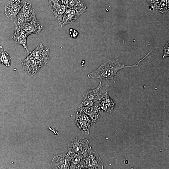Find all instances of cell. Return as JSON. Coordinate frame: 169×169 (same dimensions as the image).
<instances>
[{
	"mask_svg": "<svg viewBox=\"0 0 169 169\" xmlns=\"http://www.w3.org/2000/svg\"><path fill=\"white\" fill-rule=\"evenodd\" d=\"M89 143V141L87 139L77 137H74L68 144V152L83 155L90 148Z\"/></svg>",
	"mask_w": 169,
	"mask_h": 169,
	"instance_id": "obj_4",
	"label": "cell"
},
{
	"mask_svg": "<svg viewBox=\"0 0 169 169\" xmlns=\"http://www.w3.org/2000/svg\"><path fill=\"white\" fill-rule=\"evenodd\" d=\"M22 0H10L5 6V14L8 18H15L23 5Z\"/></svg>",
	"mask_w": 169,
	"mask_h": 169,
	"instance_id": "obj_9",
	"label": "cell"
},
{
	"mask_svg": "<svg viewBox=\"0 0 169 169\" xmlns=\"http://www.w3.org/2000/svg\"><path fill=\"white\" fill-rule=\"evenodd\" d=\"M12 58L7 52L4 49L2 45H0V64L9 67L11 65Z\"/></svg>",
	"mask_w": 169,
	"mask_h": 169,
	"instance_id": "obj_17",
	"label": "cell"
},
{
	"mask_svg": "<svg viewBox=\"0 0 169 169\" xmlns=\"http://www.w3.org/2000/svg\"><path fill=\"white\" fill-rule=\"evenodd\" d=\"M169 0H161L158 8L166 10L168 8Z\"/></svg>",
	"mask_w": 169,
	"mask_h": 169,
	"instance_id": "obj_18",
	"label": "cell"
},
{
	"mask_svg": "<svg viewBox=\"0 0 169 169\" xmlns=\"http://www.w3.org/2000/svg\"><path fill=\"white\" fill-rule=\"evenodd\" d=\"M79 109L90 118L92 124H95L99 119L100 115V108L99 105L94 104L92 106L85 107L79 106Z\"/></svg>",
	"mask_w": 169,
	"mask_h": 169,
	"instance_id": "obj_15",
	"label": "cell"
},
{
	"mask_svg": "<svg viewBox=\"0 0 169 169\" xmlns=\"http://www.w3.org/2000/svg\"><path fill=\"white\" fill-rule=\"evenodd\" d=\"M49 5L50 9L60 24L63 16L67 7L57 0H49Z\"/></svg>",
	"mask_w": 169,
	"mask_h": 169,
	"instance_id": "obj_14",
	"label": "cell"
},
{
	"mask_svg": "<svg viewBox=\"0 0 169 169\" xmlns=\"http://www.w3.org/2000/svg\"><path fill=\"white\" fill-rule=\"evenodd\" d=\"M151 52V51L138 62L131 65L122 64L116 59L106 60L97 69L89 73L87 77L89 79H99L101 80L102 79L111 80L115 83L114 78L115 75L119 76L117 73L119 70L124 68L138 67L140 63Z\"/></svg>",
	"mask_w": 169,
	"mask_h": 169,
	"instance_id": "obj_1",
	"label": "cell"
},
{
	"mask_svg": "<svg viewBox=\"0 0 169 169\" xmlns=\"http://www.w3.org/2000/svg\"><path fill=\"white\" fill-rule=\"evenodd\" d=\"M39 69L45 65L50 58L49 49L44 46L42 43L31 51Z\"/></svg>",
	"mask_w": 169,
	"mask_h": 169,
	"instance_id": "obj_5",
	"label": "cell"
},
{
	"mask_svg": "<svg viewBox=\"0 0 169 169\" xmlns=\"http://www.w3.org/2000/svg\"><path fill=\"white\" fill-rule=\"evenodd\" d=\"M164 52L162 58H164L169 56V44H166L163 48Z\"/></svg>",
	"mask_w": 169,
	"mask_h": 169,
	"instance_id": "obj_20",
	"label": "cell"
},
{
	"mask_svg": "<svg viewBox=\"0 0 169 169\" xmlns=\"http://www.w3.org/2000/svg\"><path fill=\"white\" fill-rule=\"evenodd\" d=\"M34 12L30 3L28 1L24 2L22 8L17 16V24L19 26H21L30 22L32 19Z\"/></svg>",
	"mask_w": 169,
	"mask_h": 169,
	"instance_id": "obj_7",
	"label": "cell"
},
{
	"mask_svg": "<svg viewBox=\"0 0 169 169\" xmlns=\"http://www.w3.org/2000/svg\"><path fill=\"white\" fill-rule=\"evenodd\" d=\"M21 62L23 69L30 76L35 75L39 69L31 51L27 54L26 58Z\"/></svg>",
	"mask_w": 169,
	"mask_h": 169,
	"instance_id": "obj_12",
	"label": "cell"
},
{
	"mask_svg": "<svg viewBox=\"0 0 169 169\" xmlns=\"http://www.w3.org/2000/svg\"><path fill=\"white\" fill-rule=\"evenodd\" d=\"M69 153L71 158L69 169H84V155Z\"/></svg>",
	"mask_w": 169,
	"mask_h": 169,
	"instance_id": "obj_16",
	"label": "cell"
},
{
	"mask_svg": "<svg viewBox=\"0 0 169 169\" xmlns=\"http://www.w3.org/2000/svg\"><path fill=\"white\" fill-rule=\"evenodd\" d=\"M109 84L108 80L105 86L100 87V103L99 104L100 109L104 112L110 113L115 106V102L110 97L109 94Z\"/></svg>",
	"mask_w": 169,
	"mask_h": 169,
	"instance_id": "obj_3",
	"label": "cell"
},
{
	"mask_svg": "<svg viewBox=\"0 0 169 169\" xmlns=\"http://www.w3.org/2000/svg\"><path fill=\"white\" fill-rule=\"evenodd\" d=\"M61 4L65 5L68 8L69 0H57Z\"/></svg>",
	"mask_w": 169,
	"mask_h": 169,
	"instance_id": "obj_21",
	"label": "cell"
},
{
	"mask_svg": "<svg viewBox=\"0 0 169 169\" xmlns=\"http://www.w3.org/2000/svg\"><path fill=\"white\" fill-rule=\"evenodd\" d=\"M152 7L156 8H158L161 0H146Z\"/></svg>",
	"mask_w": 169,
	"mask_h": 169,
	"instance_id": "obj_19",
	"label": "cell"
},
{
	"mask_svg": "<svg viewBox=\"0 0 169 169\" xmlns=\"http://www.w3.org/2000/svg\"><path fill=\"white\" fill-rule=\"evenodd\" d=\"M75 123L77 126L83 134L88 135L92 124L90 118L81 110L79 109L76 111Z\"/></svg>",
	"mask_w": 169,
	"mask_h": 169,
	"instance_id": "obj_6",
	"label": "cell"
},
{
	"mask_svg": "<svg viewBox=\"0 0 169 169\" xmlns=\"http://www.w3.org/2000/svg\"><path fill=\"white\" fill-rule=\"evenodd\" d=\"M101 80L95 88L86 91L83 95V100L80 104L81 107H89L92 105L97 101L100 100V90L101 86Z\"/></svg>",
	"mask_w": 169,
	"mask_h": 169,
	"instance_id": "obj_8",
	"label": "cell"
},
{
	"mask_svg": "<svg viewBox=\"0 0 169 169\" xmlns=\"http://www.w3.org/2000/svg\"><path fill=\"white\" fill-rule=\"evenodd\" d=\"M84 169H102L103 163L95 150L91 146L83 155Z\"/></svg>",
	"mask_w": 169,
	"mask_h": 169,
	"instance_id": "obj_2",
	"label": "cell"
},
{
	"mask_svg": "<svg viewBox=\"0 0 169 169\" xmlns=\"http://www.w3.org/2000/svg\"><path fill=\"white\" fill-rule=\"evenodd\" d=\"M15 30L12 38L14 41L17 44L22 45L25 49L27 54H29L30 51L28 50L27 44V39L29 35L27 33L16 23H14Z\"/></svg>",
	"mask_w": 169,
	"mask_h": 169,
	"instance_id": "obj_13",
	"label": "cell"
},
{
	"mask_svg": "<svg viewBox=\"0 0 169 169\" xmlns=\"http://www.w3.org/2000/svg\"><path fill=\"white\" fill-rule=\"evenodd\" d=\"M21 28L27 33L31 34H38L44 29L43 24L37 19L35 12L32 20L28 23H25Z\"/></svg>",
	"mask_w": 169,
	"mask_h": 169,
	"instance_id": "obj_11",
	"label": "cell"
},
{
	"mask_svg": "<svg viewBox=\"0 0 169 169\" xmlns=\"http://www.w3.org/2000/svg\"><path fill=\"white\" fill-rule=\"evenodd\" d=\"M71 158L69 153L56 155L53 159L51 166L54 169H69Z\"/></svg>",
	"mask_w": 169,
	"mask_h": 169,
	"instance_id": "obj_10",
	"label": "cell"
}]
</instances>
